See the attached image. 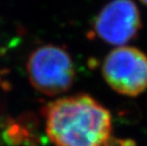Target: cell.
<instances>
[{
  "mask_svg": "<svg viewBox=\"0 0 147 146\" xmlns=\"http://www.w3.org/2000/svg\"><path fill=\"white\" fill-rule=\"evenodd\" d=\"M27 72L33 87L48 96L67 91L75 79V67L70 54L55 45L36 48L28 60Z\"/></svg>",
  "mask_w": 147,
  "mask_h": 146,
  "instance_id": "cell-2",
  "label": "cell"
},
{
  "mask_svg": "<svg viewBox=\"0 0 147 146\" xmlns=\"http://www.w3.org/2000/svg\"><path fill=\"white\" fill-rule=\"evenodd\" d=\"M1 87L2 89H4L5 91H9V90H11V83L9 82H3L1 83Z\"/></svg>",
  "mask_w": 147,
  "mask_h": 146,
  "instance_id": "cell-5",
  "label": "cell"
},
{
  "mask_svg": "<svg viewBox=\"0 0 147 146\" xmlns=\"http://www.w3.org/2000/svg\"><path fill=\"white\" fill-rule=\"evenodd\" d=\"M140 27L139 9L128 0H116L106 4L94 21L97 36L115 46H123L135 38Z\"/></svg>",
  "mask_w": 147,
  "mask_h": 146,
  "instance_id": "cell-4",
  "label": "cell"
},
{
  "mask_svg": "<svg viewBox=\"0 0 147 146\" xmlns=\"http://www.w3.org/2000/svg\"><path fill=\"white\" fill-rule=\"evenodd\" d=\"M102 72L113 90L137 96L147 89V55L133 46H119L105 56Z\"/></svg>",
  "mask_w": 147,
  "mask_h": 146,
  "instance_id": "cell-3",
  "label": "cell"
},
{
  "mask_svg": "<svg viewBox=\"0 0 147 146\" xmlns=\"http://www.w3.org/2000/svg\"><path fill=\"white\" fill-rule=\"evenodd\" d=\"M44 115L47 134L55 146H105L110 141L111 115L89 95L53 101Z\"/></svg>",
  "mask_w": 147,
  "mask_h": 146,
  "instance_id": "cell-1",
  "label": "cell"
},
{
  "mask_svg": "<svg viewBox=\"0 0 147 146\" xmlns=\"http://www.w3.org/2000/svg\"><path fill=\"white\" fill-rule=\"evenodd\" d=\"M1 109H2V107H1V105H0V111H1Z\"/></svg>",
  "mask_w": 147,
  "mask_h": 146,
  "instance_id": "cell-6",
  "label": "cell"
}]
</instances>
